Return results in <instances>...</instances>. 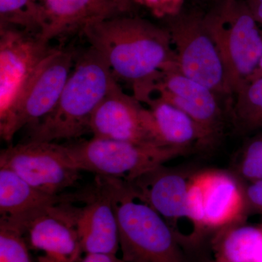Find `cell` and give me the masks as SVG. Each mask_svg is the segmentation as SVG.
I'll return each instance as SVG.
<instances>
[{
    "label": "cell",
    "instance_id": "cell-1",
    "mask_svg": "<svg viewBox=\"0 0 262 262\" xmlns=\"http://www.w3.org/2000/svg\"><path fill=\"white\" fill-rule=\"evenodd\" d=\"M82 33L104 58L117 82L129 84L141 103L151 98L163 72L178 70L168 29L144 19L118 15L90 24Z\"/></svg>",
    "mask_w": 262,
    "mask_h": 262
},
{
    "label": "cell",
    "instance_id": "cell-2",
    "mask_svg": "<svg viewBox=\"0 0 262 262\" xmlns=\"http://www.w3.org/2000/svg\"><path fill=\"white\" fill-rule=\"evenodd\" d=\"M118 84L104 58L91 47L76 55L75 66L56 106L29 127L27 141L54 142L90 132L95 110Z\"/></svg>",
    "mask_w": 262,
    "mask_h": 262
},
{
    "label": "cell",
    "instance_id": "cell-3",
    "mask_svg": "<svg viewBox=\"0 0 262 262\" xmlns=\"http://www.w3.org/2000/svg\"><path fill=\"white\" fill-rule=\"evenodd\" d=\"M103 178L113 194L124 261L187 262L182 244L170 226L128 182Z\"/></svg>",
    "mask_w": 262,
    "mask_h": 262
},
{
    "label": "cell",
    "instance_id": "cell-4",
    "mask_svg": "<svg viewBox=\"0 0 262 262\" xmlns=\"http://www.w3.org/2000/svg\"><path fill=\"white\" fill-rule=\"evenodd\" d=\"M223 62L230 96L244 86L262 57L261 27L244 0H219L204 15Z\"/></svg>",
    "mask_w": 262,
    "mask_h": 262
},
{
    "label": "cell",
    "instance_id": "cell-5",
    "mask_svg": "<svg viewBox=\"0 0 262 262\" xmlns=\"http://www.w3.org/2000/svg\"><path fill=\"white\" fill-rule=\"evenodd\" d=\"M77 170L131 182L164 163L186 155L173 148L94 137L63 145Z\"/></svg>",
    "mask_w": 262,
    "mask_h": 262
},
{
    "label": "cell",
    "instance_id": "cell-6",
    "mask_svg": "<svg viewBox=\"0 0 262 262\" xmlns=\"http://www.w3.org/2000/svg\"><path fill=\"white\" fill-rule=\"evenodd\" d=\"M178 70L218 96H230L223 62L207 29L204 15L184 12L166 18Z\"/></svg>",
    "mask_w": 262,
    "mask_h": 262
},
{
    "label": "cell",
    "instance_id": "cell-7",
    "mask_svg": "<svg viewBox=\"0 0 262 262\" xmlns=\"http://www.w3.org/2000/svg\"><path fill=\"white\" fill-rule=\"evenodd\" d=\"M77 53L54 47L33 72L9 120L0 127L2 138L10 142L24 127L42 120L56 106L75 66Z\"/></svg>",
    "mask_w": 262,
    "mask_h": 262
},
{
    "label": "cell",
    "instance_id": "cell-8",
    "mask_svg": "<svg viewBox=\"0 0 262 262\" xmlns=\"http://www.w3.org/2000/svg\"><path fill=\"white\" fill-rule=\"evenodd\" d=\"M72 203L43 207L3 219L21 229L30 250L43 253L38 262H80L84 253L76 226L77 208Z\"/></svg>",
    "mask_w": 262,
    "mask_h": 262
},
{
    "label": "cell",
    "instance_id": "cell-9",
    "mask_svg": "<svg viewBox=\"0 0 262 262\" xmlns=\"http://www.w3.org/2000/svg\"><path fill=\"white\" fill-rule=\"evenodd\" d=\"M53 48L36 34L0 26V127L9 120L33 72Z\"/></svg>",
    "mask_w": 262,
    "mask_h": 262
},
{
    "label": "cell",
    "instance_id": "cell-10",
    "mask_svg": "<svg viewBox=\"0 0 262 262\" xmlns=\"http://www.w3.org/2000/svg\"><path fill=\"white\" fill-rule=\"evenodd\" d=\"M0 167L13 170L26 182L51 194H61L75 185L80 170L72 166L62 144L26 141L0 153Z\"/></svg>",
    "mask_w": 262,
    "mask_h": 262
},
{
    "label": "cell",
    "instance_id": "cell-11",
    "mask_svg": "<svg viewBox=\"0 0 262 262\" xmlns=\"http://www.w3.org/2000/svg\"><path fill=\"white\" fill-rule=\"evenodd\" d=\"M192 175L163 165L128 182L163 217L181 244H195L202 235L187 211L186 200Z\"/></svg>",
    "mask_w": 262,
    "mask_h": 262
},
{
    "label": "cell",
    "instance_id": "cell-12",
    "mask_svg": "<svg viewBox=\"0 0 262 262\" xmlns=\"http://www.w3.org/2000/svg\"><path fill=\"white\" fill-rule=\"evenodd\" d=\"M151 97L160 98L187 114L204 132L211 146L220 140L225 114L218 95L211 89L174 69L162 73Z\"/></svg>",
    "mask_w": 262,
    "mask_h": 262
},
{
    "label": "cell",
    "instance_id": "cell-13",
    "mask_svg": "<svg viewBox=\"0 0 262 262\" xmlns=\"http://www.w3.org/2000/svg\"><path fill=\"white\" fill-rule=\"evenodd\" d=\"M90 132L94 137L159 146L148 128L146 108L133 95L124 93L119 84L95 110L90 122Z\"/></svg>",
    "mask_w": 262,
    "mask_h": 262
},
{
    "label": "cell",
    "instance_id": "cell-14",
    "mask_svg": "<svg viewBox=\"0 0 262 262\" xmlns=\"http://www.w3.org/2000/svg\"><path fill=\"white\" fill-rule=\"evenodd\" d=\"M85 192L84 206L77 208L76 226L82 251L88 253L116 255L120 249L118 226L113 194L107 182L101 177Z\"/></svg>",
    "mask_w": 262,
    "mask_h": 262
},
{
    "label": "cell",
    "instance_id": "cell-15",
    "mask_svg": "<svg viewBox=\"0 0 262 262\" xmlns=\"http://www.w3.org/2000/svg\"><path fill=\"white\" fill-rule=\"evenodd\" d=\"M201 189L205 229H220L241 222L247 210L244 188L234 175L222 170L194 174Z\"/></svg>",
    "mask_w": 262,
    "mask_h": 262
},
{
    "label": "cell",
    "instance_id": "cell-16",
    "mask_svg": "<svg viewBox=\"0 0 262 262\" xmlns=\"http://www.w3.org/2000/svg\"><path fill=\"white\" fill-rule=\"evenodd\" d=\"M43 27L39 37L50 42L90 24L126 12L117 0H40Z\"/></svg>",
    "mask_w": 262,
    "mask_h": 262
},
{
    "label": "cell",
    "instance_id": "cell-17",
    "mask_svg": "<svg viewBox=\"0 0 262 262\" xmlns=\"http://www.w3.org/2000/svg\"><path fill=\"white\" fill-rule=\"evenodd\" d=\"M146 104L148 128L158 145L185 154L194 149L212 147L201 127L182 110L158 97H151Z\"/></svg>",
    "mask_w": 262,
    "mask_h": 262
},
{
    "label": "cell",
    "instance_id": "cell-18",
    "mask_svg": "<svg viewBox=\"0 0 262 262\" xmlns=\"http://www.w3.org/2000/svg\"><path fill=\"white\" fill-rule=\"evenodd\" d=\"M82 199L83 194H48L33 187L10 169L0 167V214L3 218H13L43 207Z\"/></svg>",
    "mask_w": 262,
    "mask_h": 262
},
{
    "label": "cell",
    "instance_id": "cell-19",
    "mask_svg": "<svg viewBox=\"0 0 262 262\" xmlns=\"http://www.w3.org/2000/svg\"><path fill=\"white\" fill-rule=\"evenodd\" d=\"M213 249L215 261L262 262V228L237 222L220 229Z\"/></svg>",
    "mask_w": 262,
    "mask_h": 262
},
{
    "label": "cell",
    "instance_id": "cell-20",
    "mask_svg": "<svg viewBox=\"0 0 262 262\" xmlns=\"http://www.w3.org/2000/svg\"><path fill=\"white\" fill-rule=\"evenodd\" d=\"M234 96L229 113L235 133L247 137L262 130V77L248 81Z\"/></svg>",
    "mask_w": 262,
    "mask_h": 262
},
{
    "label": "cell",
    "instance_id": "cell-21",
    "mask_svg": "<svg viewBox=\"0 0 262 262\" xmlns=\"http://www.w3.org/2000/svg\"><path fill=\"white\" fill-rule=\"evenodd\" d=\"M0 26H10L39 35L43 27L40 0H0Z\"/></svg>",
    "mask_w": 262,
    "mask_h": 262
},
{
    "label": "cell",
    "instance_id": "cell-22",
    "mask_svg": "<svg viewBox=\"0 0 262 262\" xmlns=\"http://www.w3.org/2000/svg\"><path fill=\"white\" fill-rule=\"evenodd\" d=\"M234 177L247 182L262 179V130L246 137L232 163Z\"/></svg>",
    "mask_w": 262,
    "mask_h": 262
},
{
    "label": "cell",
    "instance_id": "cell-23",
    "mask_svg": "<svg viewBox=\"0 0 262 262\" xmlns=\"http://www.w3.org/2000/svg\"><path fill=\"white\" fill-rule=\"evenodd\" d=\"M21 229L0 218V262H34Z\"/></svg>",
    "mask_w": 262,
    "mask_h": 262
},
{
    "label": "cell",
    "instance_id": "cell-24",
    "mask_svg": "<svg viewBox=\"0 0 262 262\" xmlns=\"http://www.w3.org/2000/svg\"><path fill=\"white\" fill-rule=\"evenodd\" d=\"M160 18H168L182 10L184 0H139Z\"/></svg>",
    "mask_w": 262,
    "mask_h": 262
},
{
    "label": "cell",
    "instance_id": "cell-25",
    "mask_svg": "<svg viewBox=\"0 0 262 262\" xmlns=\"http://www.w3.org/2000/svg\"><path fill=\"white\" fill-rule=\"evenodd\" d=\"M244 190L247 210L262 213V179L249 183Z\"/></svg>",
    "mask_w": 262,
    "mask_h": 262
},
{
    "label": "cell",
    "instance_id": "cell-26",
    "mask_svg": "<svg viewBox=\"0 0 262 262\" xmlns=\"http://www.w3.org/2000/svg\"><path fill=\"white\" fill-rule=\"evenodd\" d=\"M80 262H126L115 254L106 253H88Z\"/></svg>",
    "mask_w": 262,
    "mask_h": 262
},
{
    "label": "cell",
    "instance_id": "cell-27",
    "mask_svg": "<svg viewBox=\"0 0 262 262\" xmlns=\"http://www.w3.org/2000/svg\"><path fill=\"white\" fill-rule=\"evenodd\" d=\"M244 2L262 27V0H244Z\"/></svg>",
    "mask_w": 262,
    "mask_h": 262
},
{
    "label": "cell",
    "instance_id": "cell-28",
    "mask_svg": "<svg viewBox=\"0 0 262 262\" xmlns=\"http://www.w3.org/2000/svg\"><path fill=\"white\" fill-rule=\"evenodd\" d=\"M259 77H262V57L261 60H260L259 63H258L257 68H256V70L254 71V72H253V75H251V77H250L248 81L254 80V79L256 78H259Z\"/></svg>",
    "mask_w": 262,
    "mask_h": 262
},
{
    "label": "cell",
    "instance_id": "cell-29",
    "mask_svg": "<svg viewBox=\"0 0 262 262\" xmlns=\"http://www.w3.org/2000/svg\"><path fill=\"white\" fill-rule=\"evenodd\" d=\"M119 3H120L127 10L129 9L130 8L131 4H132V2L134 0H117Z\"/></svg>",
    "mask_w": 262,
    "mask_h": 262
},
{
    "label": "cell",
    "instance_id": "cell-30",
    "mask_svg": "<svg viewBox=\"0 0 262 262\" xmlns=\"http://www.w3.org/2000/svg\"><path fill=\"white\" fill-rule=\"evenodd\" d=\"M213 262H220V261H215V260H214V261H213Z\"/></svg>",
    "mask_w": 262,
    "mask_h": 262
},
{
    "label": "cell",
    "instance_id": "cell-31",
    "mask_svg": "<svg viewBox=\"0 0 262 262\" xmlns=\"http://www.w3.org/2000/svg\"><path fill=\"white\" fill-rule=\"evenodd\" d=\"M261 32H262V27H261Z\"/></svg>",
    "mask_w": 262,
    "mask_h": 262
},
{
    "label": "cell",
    "instance_id": "cell-32",
    "mask_svg": "<svg viewBox=\"0 0 262 262\" xmlns=\"http://www.w3.org/2000/svg\"><path fill=\"white\" fill-rule=\"evenodd\" d=\"M217 1H219V0H217Z\"/></svg>",
    "mask_w": 262,
    "mask_h": 262
}]
</instances>
